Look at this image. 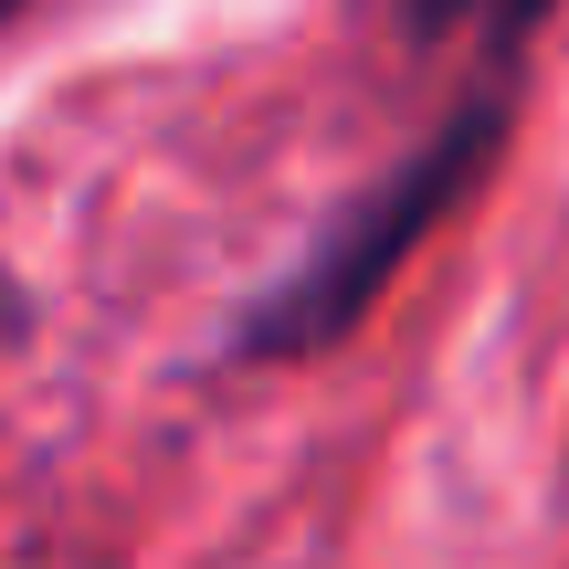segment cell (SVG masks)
<instances>
[{
  "label": "cell",
  "mask_w": 569,
  "mask_h": 569,
  "mask_svg": "<svg viewBox=\"0 0 569 569\" xmlns=\"http://www.w3.org/2000/svg\"><path fill=\"white\" fill-rule=\"evenodd\" d=\"M528 42H538V11H507V21H496V32H486V74H475L390 169H369V180L296 243V264H284L264 296L232 306L222 359L296 369V359L348 348V327L401 284V264L496 180V159H507V138H517V106H528Z\"/></svg>",
  "instance_id": "6da1fadb"
}]
</instances>
